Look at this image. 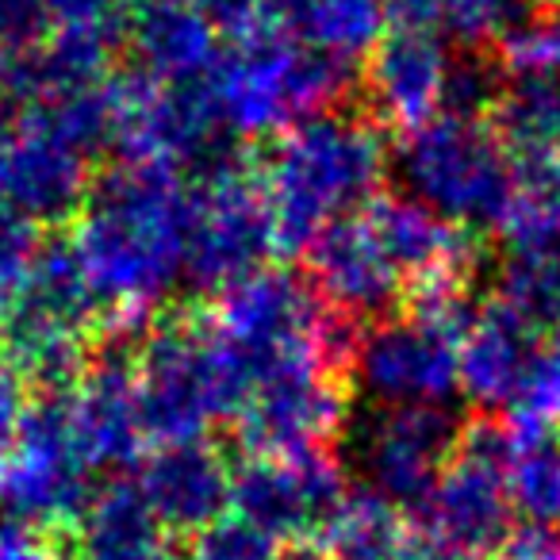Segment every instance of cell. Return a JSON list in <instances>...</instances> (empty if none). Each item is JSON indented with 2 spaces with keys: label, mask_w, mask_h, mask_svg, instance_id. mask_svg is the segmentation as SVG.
Masks as SVG:
<instances>
[{
  "label": "cell",
  "mask_w": 560,
  "mask_h": 560,
  "mask_svg": "<svg viewBox=\"0 0 560 560\" xmlns=\"http://www.w3.org/2000/svg\"><path fill=\"white\" fill-rule=\"evenodd\" d=\"M119 4H124V9H131V4H139V0H119Z\"/></svg>",
  "instance_id": "e575fe53"
},
{
  "label": "cell",
  "mask_w": 560,
  "mask_h": 560,
  "mask_svg": "<svg viewBox=\"0 0 560 560\" xmlns=\"http://www.w3.org/2000/svg\"><path fill=\"white\" fill-rule=\"evenodd\" d=\"M185 265L180 280L192 292L223 296L238 280L265 269L277 249V226L261 188L257 162L185 180Z\"/></svg>",
  "instance_id": "ba28073f"
},
{
  "label": "cell",
  "mask_w": 560,
  "mask_h": 560,
  "mask_svg": "<svg viewBox=\"0 0 560 560\" xmlns=\"http://www.w3.org/2000/svg\"><path fill=\"white\" fill-rule=\"evenodd\" d=\"M139 488L165 537H196L231 506V457L208 438L162 445L139 468Z\"/></svg>",
  "instance_id": "2e32d148"
},
{
  "label": "cell",
  "mask_w": 560,
  "mask_h": 560,
  "mask_svg": "<svg viewBox=\"0 0 560 560\" xmlns=\"http://www.w3.org/2000/svg\"><path fill=\"white\" fill-rule=\"evenodd\" d=\"M185 4L192 12H200L215 32L231 35V39L249 32L257 24V16H261V0H185Z\"/></svg>",
  "instance_id": "f546056e"
},
{
  "label": "cell",
  "mask_w": 560,
  "mask_h": 560,
  "mask_svg": "<svg viewBox=\"0 0 560 560\" xmlns=\"http://www.w3.org/2000/svg\"><path fill=\"white\" fill-rule=\"evenodd\" d=\"M277 560H327V552L312 549V545H292V549H280Z\"/></svg>",
  "instance_id": "d6a6232c"
},
{
  "label": "cell",
  "mask_w": 560,
  "mask_h": 560,
  "mask_svg": "<svg viewBox=\"0 0 560 560\" xmlns=\"http://www.w3.org/2000/svg\"><path fill=\"white\" fill-rule=\"evenodd\" d=\"M257 170L277 226V246L304 254L315 234L365 211L384 192L392 154L381 124L330 108L277 135Z\"/></svg>",
  "instance_id": "7a4b0ae2"
},
{
  "label": "cell",
  "mask_w": 560,
  "mask_h": 560,
  "mask_svg": "<svg viewBox=\"0 0 560 560\" xmlns=\"http://www.w3.org/2000/svg\"><path fill=\"white\" fill-rule=\"evenodd\" d=\"M280 545L269 541L257 526L226 511L208 529L192 537V560H277Z\"/></svg>",
  "instance_id": "83f0119b"
},
{
  "label": "cell",
  "mask_w": 560,
  "mask_h": 560,
  "mask_svg": "<svg viewBox=\"0 0 560 560\" xmlns=\"http://www.w3.org/2000/svg\"><path fill=\"white\" fill-rule=\"evenodd\" d=\"M511 419L560 427V330L545 335L537 365H534V373H529V384H526V392H522Z\"/></svg>",
  "instance_id": "f1b7e54d"
},
{
  "label": "cell",
  "mask_w": 560,
  "mask_h": 560,
  "mask_svg": "<svg viewBox=\"0 0 560 560\" xmlns=\"http://www.w3.org/2000/svg\"><path fill=\"white\" fill-rule=\"evenodd\" d=\"M514 438L499 419H468L450 465L442 468L427 506L415 518L422 541L450 545L476 560L499 557L518 529L511 503Z\"/></svg>",
  "instance_id": "52a82bcc"
},
{
  "label": "cell",
  "mask_w": 560,
  "mask_h": 560,
  "mask_svg": "<svg viewBox=\"0 0 560 560\" xmlns=\"http://www.w3.org/2000/svg\"><path fill=\"white\" fill-rule=\"evenodd\" d=\"M249 392L254 376L215 319L173 312L147 323L135 353V399L150 442H203L215 422L238 419Z\"/></svg>",
  "instance_id": "3957f363"
},
{
  "label": "cell",
  "mask_w": 560,
  "mask_h": 560,
  "mask_svg": "<svg viewBox=\"0 0 560 560\" xmlns=\"http://www.w3.org/2000/svg\"><path fill=\"white\" fill-rule=\"evenodd\" d=\"M488 124L499 142L511 150V158H560V73L506 70L503 101L495 104Z\"/></svg>",
  "instance_id": "7402d4cb"
},
{
  "label": "cell",
  "mask_w": 560,
  "mask_h": 560,
  "mask_svg": "<svg viewBox=\"0 0 560 560\" xmlns=\"http://www.w3.org/2000/svg\"><path fill=\"white\" fill-rule=\"evenodd\" d=\"M495 300L545 335L560 330V231L503 234Z\"/></svg>",
  "instance_id": "44dd1931"
},
{
  "label": "cell",
  "mask_w": 560,
  "mask_h": 560,
  "mask_svg": "<svg viewBox=\"0 0 560 560\" xmlns=\"http://www.w3.org/2000/svg\"><path fill=\"white\" fill-rule=\"evenodd\" d=\"M185 215L180 173L150 158L108 162L89 185L73 249L112 323L139 319L173 292L185 265Z\"/></svg>",
  "instance_id": "6da1fadb"
},
{
  "label": "cell",
  "mask_w": 560,
  "mask_h": 560,
  "mask_svg": "<svg viewBox=\"0 0 560 560\" xmlns=\"http://www.w3.org/2000/svg\"><path fill=\"white\" fill-rule=\"evenodd\" d=\"M346 415H350L346 381L307 358L265 373L234 419V430L242 453L300 457L335 442Z\"/></svg>",
  "instance_id": "8fae6325"
},
{
  "label": "cell",
  "mask_w": 560,
  "mask_h": 560,
  "mask_svg": "<svg viewBox=\"0 0 560 560\" xmlns=\"http://www.w3.org/2000/svg\"><path fill=\"white\" fill-rule=\"evenodd\" d=\"M506 89V62L499 50L488 47H453L445 66L442 96H438V116L468 119V124H488L495 104Z\"/></svg>",
  "instance_id": "484cf974"
},
{
  "label": "cell",
  "mask_w": 560,
  "mask_h": 560,
  "mask_svg": "<svg viewBox=\"0 0 560 560\" xmlns=\"http://www.w3.org/2000/svg\"><path fill=\"white\" fill-rule=\"evenodd\" d=\"M422 560H476L460 549H450V545H434V541H422Z\"/></svg>",
  "instance_id": "1f68e13d"
},
{
  "label": "cell",
  "mask_w": 560,
  "mask_h": 560,
  "mask_svg": "<svg viewBox=\"0 0 560 560\" xmlns=\"http://www.w3.org/2000/svg\"><path fill=\"white\" fill-rule=\"evenodd\" d=\"M154 560H192V557H185V552H170V549H165L162 557H154Z\"/></svg>",
  "instance_id": "836d02e7"
},
{
  "label": "cell",
  "mask_w": 560,
  "mask_h": 560,
  "mask_svg": "<svg viewBox=\"0 0 560 560\" xmlns=\"http://www.w3.org/2000/svg\"><path fill=\"white\" fill-rule=\"evenodd\" d=\"M85 158L73 154L58 139H32L20 147L12 165V196L43 223H66L81 215L89 196Z\"/></svg>",
  "instance_id": "603a6c76"
},
{
  "label": "cell",
  "mask_w": 560,
  "mask_h": 560,
  "mask_svg": "<svg viewBox=\"0 0 560 560\" xmlns=\"http://www.w3.org/2000/svg\"><path fill=\"white\" fill-rule=\"evenodd\" d=\"M327 549V560H422V537L384 499L353 488Z\"/></svg>",
  "instance_id": "d4e9b609"
},
{
  "label": "cell",
  "mask_w": 560,
  "mask_h": 560,
  "mask_svg": "<svg viewBox=\"0 0 560 560\" xmlns=\"http://www.w3.org/2000/svg\"><path fill=\"white\" fill-rule=\"evenodd\" d=\"M361 215H365L384 257L407 280V296L419 284H430V280L442 277H468V269H472L468 234L460 226L438 219L422 203L407 200V196L381 192Z\"/></svg>",
  "instance_id": "e0dca14e"
},
{
  "label": "cell",
  "mask_w": 560,
  "mask_h": 560,
  "mask_svg": "<svg viewBox=\"0 0 560 560\" xmlns=\"http://www.w3.org/2000/svg\"><path fill=\"white\" fill-rule=\"evenodd\" d=\"M545 330L522 319L503 300H488L457 350L460 396L483 415H514L541 353Z\"/></svg>",
  "instance_id": "9a60e30c"
},
{
  "label": "cell",
  "mask_w": 560,
  "mask_h": 560,
  "mask_svg": "<svg viewBox=\"0 0 560 560\" xmlns=\"http://www.w3.org/2000/svg\"><path fill=\"white\" fill-rule=\"evenodd\" d=\"M307 280L315 284L319 300L327 307H338L358 319H384V315L404 312L407 280L396 272V265L384 257L369 231L365 215H346L330 223L312 238L304 249Z\"/></svg>",
  "instance_id": "5bb4252c"
},
{
  "label": "cell",
  "mask_w": 560,
  "mask_h": 560,
  "mask_svg": "<svg viewBox=\"0 0 560 560\" xmlns=\"http://www.w3.org/2000/svg\"><path fill=\"white\" fill-rule=\"evenodd\" d=\"M445 4H450V0H384V12H388V24L438 27Z\"/></svg>",
  "instance_id": "4dcf8cb0"
},
{
  "label": "cell",
  "mask_w": 560,
  "mask_h": 560,
  "mask_svg": "<svg viewBox=\"0 0 560 560\" xmlns=\"http://www.w3.org/2000/svg\"><path fill=\"white\" fill-rule=\"evenodd\" d=\"M407 200L460 231H503L514 208V158L491 124L434 116L411 127L392 154Z\"/></svg>",
  "instance_id": "5b68a950"
},
{
  "label": "cell",
  "mask_w": 560,
  "mask_h": 560,
  "mask_svg": "<svg viewBox=\"0 0 560 560\" xmlns=\"http://www.w3.org/2000/svg\"><path fill=\"white\" fill-rule=\"evenodd\" d=\"M537 0H450L438 20V32L453 47H488L503 50L511 39H518L537 16Z\"/></svg>",
  "instance_id": "4316f807"
},
{
  "label": "cell",
  "mask_w": 560,
  "mask_h": 560,
  "mask_svg": "<svg viewBox=\"0 0 560 560\" xmlns=\"http://www.w3.org/2000/svg\"><path fill=\"white\" fill-rule=\"evenodd\" d=\"M323 312H327V304L319 300L307 272L265 265L219 296L215 327L242 353L257 384L280 365L307 358L319 361L315 330H319Z\"/></svg>",
  "instance_id": "30bf717a"
},
{
  "label": "cell",
  "mask_w": 560,
  "mask_h": 560,
  "mask_svg": "<svg viewBox=\"0 0 560 560\" xmlns=\"http://www.w3.org/2000/svg\"><path fill=\"white\" fill-rule=\"evenodd\" d=\"M203 78L215 93L223 119L242 139L249 135L277 139L289 127L338 108L346 89L358 85V73L346 58L292 43L261 24L219 47Z\"/></svg>",
  "instance_id": "277c9868"
},
{
  "label": "cell",
  "mask_w": 560,
  "mask_h": 560,
  "mask_svg": "<svg viewBox=\"0 0 560 560\" xmlns=\"http://www.w3.org/2000/svg\"><path fill=\"white\" fill-rule=\"evenodd\" d=\"M215 27L192 12L185 0H139L127 12V47L135 70L158 85L196 81L219 55Z\"/></svg>",
  "instance_id": "ac0fdd59"
},
{
  "label": "cell",
  "mask_w": 560,
  "mask_h": 560,
  "mask_svg": "<svg viewBox=\"0 0 560 560\" xmlns=\"http://www.w3.org/2000/svg\"><path fill=\"white\" fill-rule=\"evenodd\" d=\"M465 422L468 419L453 411V404H365L358 411L350 407L338 430V445H342L338 465H350V472H358V488L373 491L392 511L419 514L442 468L450 465Z\"/></svg>",
  "instance_id": "8992f818"
},
{
  "label": "cell",
  "mask_w": 560,
  "mask_h": 560,
  "mask_svg": "<svg viewBox=\"0 0 560 560\" xmlns=\"http://www.w3.org/2000/svg\"><path fill=\"white\" fill-rule=\"evenodd\" d=\"M257 24L353 62L388 32V12L384 0H261Z\"/></svg>",
  "instance_id": "d6986e66"
},
{
  "label": "cell",
  "mask_w": 560,
  "mask_h": 560,
  "mask_svg": "<svg viewBox=\"0 0 560 560\" xmlns=\"http://www.w3.org/2000/svg\"><path fill=\"white\" fill-rule=\"evenodd\" d=\"M453 338L407 312L369 323L361 338L353 381L369 404L381 407H434L460 396V369Z\"/></svg>",
  "instance_id": "7c38bea8"
},
{
  "label": "cell",
  "mask_w": 560,
  "mask_h": 560,
  "mask_svg": "<svg viewBox=\"0 0 560 560\" xmlns=\"http://www.w3.org/2000/svg\"><path fill=\"white\" fill-rule=\"evenodd\" d=\"M511 503L522 522L552 526L560 522V427L514 422Z\"/></svg>",
  "instance_id": "cb8c5ba5"
},
{
  "label": "cell",
  "mask_w": 560,
  "mask_h": 560,
  "mask_svg": "<svg viewBox=\"0 0 560 560\" xmlns=\"http://www.w3.org/2000/svg\"><path fill=\"white\" fill-rule=\"evenodd\" d=\"M445 66H450V39L438 27L388 24L361 66L365 116L399 131L434 119Z\"/></svg>",
  "instance_id": "4fadbf2b"
},
{
  "label": "cell",
  "mask_w": 560,
  "mask_h": 560,
  "mask_svg": "<svg viewBox=\"0 0 560 560\" xmlns=\"http://www.w3.org/2000/svg\"><path fill=\"white\" fill-rule=\"evenodd\" d=\"M165 552V529L154 518L139 476L116 472L96 488L89 511L81 514L78 557L81 560H154Z\"/></svg>",
  "instance_id": "ffe728a7"
},
{
  "label": "cell",
  "mask_w": 560,
  "mask_h": 560,
  "mask_svg": "<svg viewBox=\"0 0 560 560\" xmlns=\"http://www.w3.org/2000/svg\"><path fill=\"white\" fill-rule=\"evenodd\" d=\"M350 483L327 450L300 457H254L231 465V514L261 529L269 541L327 549L350 503Z\"/></svg>",
  "instance_id": "9c48e42d"
}]
</instances>
